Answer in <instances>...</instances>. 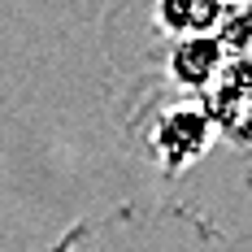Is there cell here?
<instances>
[{"instance_id": "obj_1", "label": "cell", "mask_w": 252, "mask_h": 252, "mask_svg": "<svg viewBox=\"0 0 252 252\" xmlns=\"http://www.w3.org/2000/svg\"><path fill=\"white\" fill-rule=\"evenodd\" d=\"M213 122L200 104H170L157 122H152V152L165 170H187L191 161H200L213 144Z\"/></svg>"}, {"instance_id": "obj_2", "label": "cell", "mask_w": 252, "mask_h": 252, "mask_svg": "<svg viewBox=\"0 0 252 252\" xmlns=\"http://www.w3.org/2000/svg\"><path fill=\"white\" fill-rule=\"evenodd\" d=\"M222 61H226V52L213 35H187V39L170 44L165 70L174 78V87H183V92H209L222 74Z\"/></svg>"}, {"instance_id": "obj_3", "label": "cell", "mask_w": 252, "mask_h": 252, "mask_svg": "<svg viewBox=\"0 0 252 252\" xmlns=\"http://www.w3.org/2000/svg\"><path fill=\"white\" fill-rule=\"evenodd\" d=\"M226 13V0H157V22L174 39L187 35H213Z\"/></svg>"}, {"instance_id": "obj_4", "label": "cell", "mask_w": 252, "mask_h": 252, "mask_svg": "<svg viewBox=\"0 0 252 252\" xmlns=\"http://www.w3.org/2000/svg\"><path fill=\"white\" fill-rule=\"evenodd\" d=\"M200 109L209 113L213 130H222L230 144H252V100L248 96L230 92V87H222V83H213V87L204 92Z\"/></svg>"}, {"instance_id": "obj_5", "label": "cell", "mask_w": 252, "mask_h": 252, "mask_svg": "<svg viewBox=\"0 0 252 252\" xmlns=\"http://www.w3.org/2000/svg\"><path fill=\"white\" fill-rule=\"evenodd\" d=\"M226 57H252V0H226V13L213 31Z\"/></svg>"}, {"instance_id": "obj_6", "label": "cell", "mask_w": 252, "mask_h": 252, "mask_svg": "<svg viewBox=\"0 0 252 252\" xmlns=\"http://www.w3.org/2000/svg\"><path fill=\"white\" fill-rule=\"evenodd\" d=\"M218 83L252 100V57H226V61H222V74H218Z\"/></svg>"}]
</instances>
